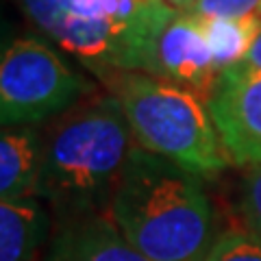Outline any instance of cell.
<instances>
[{
	"label": "cell",
	"instance_id": "obj_12",
	"mask_svg": "<svg viewBox=\"0 0 261 261\" xmlns=\"http://www.w3.org/2000/svg\"><path fill=\"white\" fill-rule=\"evenodd\" d=\"M202 261H261V240L246 228H228L216 238Z\"/></svg>",
	"mask_w": 261,
	"mask_h": 261
},
{
	"label": "cell",
	"instance_id": "obj_9",
	"mask_svg": "<svg viewBox=\"0 0 261 261\" xmlns=\"http://www.w3.org/2000/svg\"><path fill=\"white\" fill-rule=\"evenodd\" d=\"M42 142L35 126H5L0 137V200L35 194Z\"/></svg>",
	"mask_w": 261,
	"mask_h": 261
},
{
	"label": "cell",
	"instance_id": "obj_4",
	"mask_svg": "<svg viewBox=\"0 0 261 261\" xmlns=\"http://www.w3.org/2000/svg\"><path fill=\"white\" fill-rule=\"evenodd\" d=\"M111 70L144 72L166 83L192 89L209 102L220 72L200 18L174 9L166 0L137 5Z\"/></svg>",
	"mask_w": 261,
	"mask_h": 261
},
{
	"label": "cell",
	"instance_id": "obj_6",
	"mask_svg": "<svg viewBox=\"0 0 261 261\" xmlns=\"http://www.w3.org/2000/svg\"><path fill=\"white\" fill-rule=\"evenodd\" d=\"M140 0H22L33 24L96 74L111 70Z\"/></svg>",
	"mask_w": 261,
	"mask_h": 261
},
{
	"label": "cell",
	"instance_id": "obj_13",
	"mask_svg": "<svg viewBox=\"0 0 261 261\" xmlns=\"http://www.w3.org/2000/svg\"><path fill=\"white\" fill-rule=\"evenodd\" d=\"M240 214L244 228L261 240V168H250V172L244 176Z\"/></svg>",
	"mask_w": 261,
	"mask_h": 261
},
{
	"label": "cell",
	"instance_id": "obj_5",
	"mask_svg": "<svg viewBox=\"0 0 261 261\" xmlns=\"http://www.w3.org/2000/svg\"><path fill=\"white\" fill-rule=\"evenodd\" d=\"M92 85L39 37H18L0 61V120L5 126H35L72 109Z\"/></svg>",
	"mask_w": 261,
	"mask_h": 261
},
{
	"label": "cell",
	"instance_id": "obj_18",
	"mask_svg": "<svg viewBox=\"0 0 261 261\" xmlns=\"http://www.w3.org/2000/svg\"><path fill=\"white\" fill-rule=\"evenodd\" d=\"M140 3H146V0H140Z\"/></svg>",
	"mask_w": 261,
	"mask_h": 261
},
{
	"label": "cell",
	"instance_id": "obj_1",
	"mask_svg": "<svg viewBox=\"0 0 261 261\" xmlns=\"http://www.w3.org/2000/svg\"><path fill=\"white\" fill-rule=\"evenodd\" d=\"M107 214L150 261H202L216 242L202 176L135 146Z\"/></svg>",
	"mask_w": 261,
	"mask_h": 261
},
{
	"label": "cell",
	"instance_id": "obj_2",
	"mask_svg": "<svg viewBox=\"0 0 261 261\" xmlns=\"http://www.w3.org/2000/svg\"><path fill=\"white\" fill-rule=\"evenodd\" d=\"M42 157L35 194L70 218L111 205L135 137L116 96L76 102L39 133Z\"/></svg>",
	"mask_w": 261,
	"mask_h": 261
},
{
	"label": "cell",
	"instance_id": "obj_15",
	"mask_svg": "<svg viewBox=\"0 0 261 261\" xmlns=\"http://www.w3.org/2000/svg\"><path fill=\"white\" fill-rule=\"evenodd\" d=\"M240 65H246V68H250V70L261 72V31H259L257 39L252 42V48L248 50L246 59H244V63H240Z\"/></svg>",
	"mask_w": 261,
	"mask_h": 261
},
{
	"label": "cell",
	"instance_id": "obj_7",
	"mask_svg": "<svg viewBox=\"0 0 261 261\" xmlns=\"http://www.w3.org/2000/svg\"><path fill=\"white\" fill-rule=\"evenodd\" d=\"M207 107L228 161L261 168V72L246 65L224 70Z\"/></svg>",
	"mask_w": 261,
	"mask_h": 261
},
{
	"label": "cell",
	"instance_id": "obj_14",
	"mask_svg": "<svg viewBox=\"0 0 261 261\" xmlns=\"http://www.w3.org/2000/svg\"><path fill=\"white\" fill-rule=\"evenodd\" d=\"M261 0H198L190 13L196 18H246L257 15Z\"/></svg>",
	"mask_w": 261,
	"mask_h": 261
},
{
	"label": "cell",
	"instance_id": "obj_16",
	"mask_svg": "<svg viewBox=\"0 0 261 261\" xmlns=\"http://www.w3.org/2000/svg\"><path fill=\"white\" fill-rule=\"evenodd\" d=\"M168 5H172L174 9H181V11H190L192 7L198 3V0H166Z\"/></svg>",
	"mask_w": 261,
	"mask_h": 261
},
{
	"label": "cell",
	"instance_id": "obj_19",
	"mask_svg": "<svg viewBox=\"0 0 261 261\" xmlns=\"http://www.w3.org/2000/svg\"><path fill=\"white\" fill-rule=\"evenodd\" d=\"M35 261H39V257H37V259H35Z\"/></svg>",
	"mask_w": 261,
	"mask_h": 261
},
{
	"label": "cell",
	"instance_id": "obj_8",
	"mask_svg": "<svg viewBox=\"0 0 261 261\" xmlns=\"http://www.w3.org/2000/svg\"><path fill=\"white\" fill-rule=\"evenodd\" d=\"M44 261H150L130 244L109 214L70 218L55 233Z\"/></svg>",
	"mask_w": 261,
	"mask_h": 261
},
{
	"label": "cell",
	"instance_id": "obj_17",
	"mask_svg": "<svg viewBox=\"0 0 261 261\" xmlns=\"http://www.w3.org/2000/svg\"><path fill=\"white\" fill-rule=\"evenodd\" d=\"M259 15H261V7H259Z\"/></svg>",
	"mask_w": 261,
	"mask_h": 261
},
{
	"label": "cell",
	"instance_id": "obj_11",
	"mask_svg": "<svg viewBox=\"0 0 261 261\" xmlns=\"http://www.w3.org/2000/svg\"><path fill=\"white\" fill-rule=\"evenodd\" d=\"M216 68L224 72L244 63L261 31V15L246 18H200Z\"/></svg>",
	"mask_w": 261,
	"mask_h": 261
},
{
	"label": "cell",
	"instance_id": "obj_3",
	"mask_svg": "<svg viewBox=\"0 0 261 261\" xmlns=\"http://www.w3.org/2000/svg\"><path fill=\"white\" fill-rule=\"evenodd\" d=\"M98 76L118 98L140 148L200 176L218 174L231 163L207 102L192 89L144 72L105 70Z\"/></svg>",
	"mask_w": 261,
	"mask_h": 261
},
{
	"label": "cell",
	"instance_id": "obj_10",
	"mask_svg": "<svg viewBox=\"0 0 261 261\" xmlns=\"http://www.w3.org/2000/svg\"><path fill=\"white\" fill-rule=\"evenodd\" d=\"M48 233V214L37 196L0 200V261H35Z\"/></svg>",
	"mask_w": 261,
	"mask_h": 261
}]
</instances>
